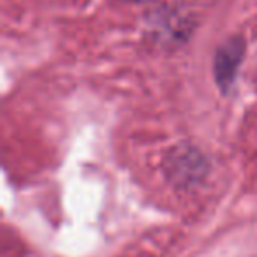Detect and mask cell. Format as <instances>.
Returning <instances> with one entry per match:
<instances>
[{
  "label": "cell",
  "instance_id": "obj_1",
  "mask_svg": "<svg viewBox=\"0 0 257 257\" xmlns=\"http://www.w3.org/2000/svg\"><path fill=\"white\" fill-rule=\"evenodd\" d=\"M127 2H145V0H127Z\"/></svg>",
  "mask_w": 257,
  "mask_h": 257
}]
</instances>
